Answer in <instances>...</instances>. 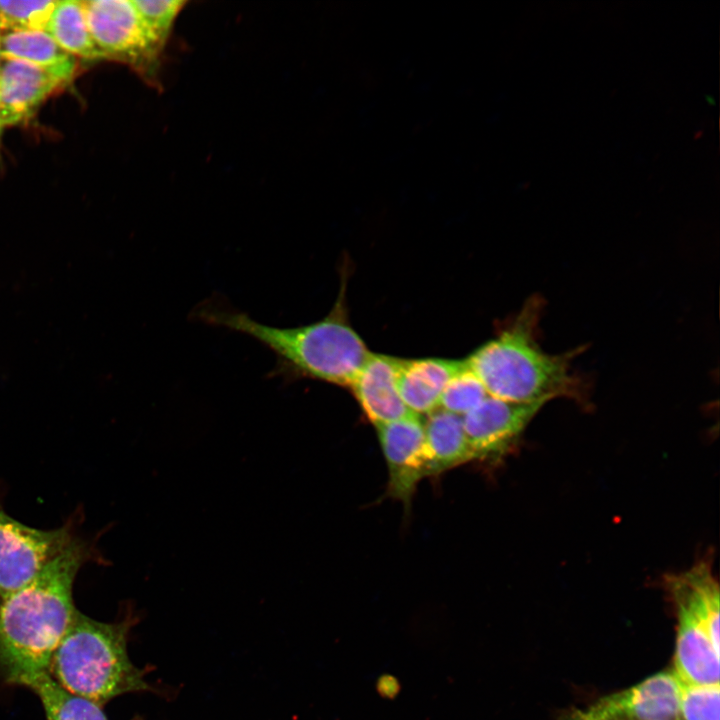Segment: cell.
<instances>
[{"label": "cell", "instance_id": "6da1fadb", "mask_svg": "<svg viewBox=\"0 0 720 720\" xmlns=\"http://www.w3.org/2000/svg\"><path fill=\"white\" fill-rule=\"evenodd\" d=\"M103 559L95 543L78 537L29 584L0 598V673L29 687L49 674L52 656L77 609L73 586L80 569Z\"/></svg>", "mask_w": 720, "mask_h": 720}, {"label": "cell", "instance_id": "7a4b0ae2", "mask_svg": "<svg viewBox=\"0 0 720 720\" xmlns=\"http://www.w3.org/2000/svg\"><path fill=\"white\" fill-rule=\"evenodd\" d=\"M341 298L323 319L297 327L262 324L216 297L197 305L191 317L245 334L272 351L276 363L267 375L270 378L283 382L310 378L350 387L371 352L348 323Z\"/></svg>", "mask_w": 720, "mask_h": 720}, {"label": "cell", "instance_id": "3957f363", "mask_svg": "<svg viewBox=\"0 0 720 720\" xmlns=\"http://www.w3.org/2000/svg\"><path fill=\"white\" fill-rule=\"evenodd\" d=\"M542 306L540 298H531L510 326L465 360L489 396L545 404L578 396L580 384L570 367L578 351L549 354L537 342Z\"/></svg>", "mask_w": 720, "mask_h": 720}, {"label": "cell", "instance_id": "277c9868", "mask_svg": "<svg viewBox=\"0 0 720 720\" xmlns=\"http://www.w3.org/2000/svg\"><path fill=\"white\" fill-rule=\"evenodd\" d=\"M130 621L106 623L77 610L57 646L49 675L63 689L104 706L130 692L150 690L144 671L129 658Z\"/></svg>", "mask_w": 720, "mask_h": 720}, {"label": "cell", "instance_id": "5b68a950", "mask_svg": "<svg viewBox=\"0 0 720 720\" xmlns=\"http://www.w3.org/2000/svg\"><path fill=\"white\" fill-rule=\"evenodd\" d=\"M87 25L102 59L129 66L160 88L163 48L144 26L132 0L82 1Z\"/></svg>", "mask_w": 720, "mask_h": 720}, {"label": "cell", "instance_id": "8992f818", "mask_svg": "<svg viewBox=\"0 0 720 720\" xmlns=\"http://www.w3.org/2000/svg\"><path fill=\"white\" fill-rule=\"evenodd\" d=\"M78 517L56 529L27 526L11 517L0 502V598L29 584L78 537Z\"/></svg>", "mask_w": 720, "mask_h": 720}, {"label": "cell", "instance_id": "52a82bcc", "mask_svg": "<svg viewBox=\"0 0 720 720\" xmlns=\"http://www.w3.org/2000/svg\"><path fill=\"white\" fill-rule=\"evenodd\" d=\"M678 712V678L662 671L575 710L568 720H678Z\"/></svg>", "mask_w": 720, "mask_h": 720}, {"label": "cell", "instance_id": "ba28073f", "mask_svg": "<svg viewBox=\"0 0 720 720\" xmlns=\"http://www.w3.org/2000/svg\"><path fill=\"white\" fill-rule=\"evenodd\" d=\"M388 467V493L409 504L427 477L424 420L416 414L375 426Z\"/></svg>", "mask_w": 720, "mask_h": 720}, {"label": "cell", "instance_id": "9c48e42d", "mask_svg": "<svg viewBox=\"0 0 720 720\" xmlns=\"http://www.w3.org/2000/svg\"><path fill=\"white\" fill-rule=\"evenodd\" d=\"M545 403H515L487 396L462 416L475 460L497 459L516 442Z\"/></svg>", "mask_w": 720, "mask_h": 720}, {"label": "cell", "instance_id": "30bf717a", "mask_svg": "<svg viewBox=\"0 0 720 720\" xmlns=\"http://www.w3.org/2000/svg\"><path fill=\"white\" fill-rule=\"evenodd\" d=\"M66 85L31 64L2 59L0 64V121L3 129L30 119L42 103Z\"/></svg>", "mask_w": 720, "mask_h": 720}, {"label": "cell", "instance_id": "8fae6325", "mask_svg": "<svg viewBox=\"0 0 720 720\" xmlns=\"http://www.w3.org/2000/svg\"><path fill=\"white\" fill-rule=\"evenodd\" d=\"M400 359L370 353L350 388L367 418L376 426L413 414L404 405L398 389Z\"/></svg>", "mask_w": 720, "mask_h": 720}, {"label": "cell", "instance_id": "7c38bea8", "mask_svg": "<svg viewBox=\"0 0 720 720\" xmlns=\"http://www.w3.org/2000/svg\"><path fill=\"white\" fill-rule=\"evenodd\" d=\"M677 610L678 630L674 654L678 679L699 684L719 683L720 651L699 617L681 599L673 597Z\"/></svg>", "mask_w": 720, "mask_h": 720}, {"label": "cell", "instance_id": "4fadbf2b", "mask_svg": "<svg viewBox=\"0 0 720 720\" xmlns=\"http://www.w3.org/2000/svg\"><path fill=\"white\" fill-rule=\"evenodd\" d=\"M463 364L440 358L400 359L397 389L404 405L421 417L437 410L445 386Z\"/></svg>", "mask_w": 720, "mask_h": 720}, {"label": "cell", "instance_id": "5bb4252c", "mask_svg": "<svg viewBox=\"0 0 720 720\" xmlns=\"http://www.w3.org/2000/svg\"><path fill=\"white\" fill-rule=\"evenodd\" d=\"M424 435L427 476L439 475L475 460L460 415L438 408L427 415Z\"/></svg>", "mask_w": 720, "mask_h": 720}, {"label": "cell", "instance_id": "9a60e30c", "mask_svg": "<svg viewBox=\"0 0 720 720\" xmlns=\"http://www.w3.org/2000/svg\"><path fill=\"white\" fill-rule=\"evenodd\" d=\"M1 56L41 68L66 84L77 70V58L64 51L44 30L2 33Z\"/></svg>", "mask_w": 720, "mask_h": 720}, {"label": "cell", "instance_id": "2e32d148", "mask_svg": "<svg viewBox=\"0 0 720 720\" xmlns=\"http://www.w3.org/2000/svg\"><path fill=\"white\" fill-rule=\"evenodd\" d=\"M667 585L672 597L683 600L699 617L719 650V586L711 568L700 562L688 571L670 576Z\"/></svg>", "mask_w": 720, "mask_h": 720}, {"label": "cell", "instance_id": "e0dca14e", "mask_svg": "<svg viewBox=\"0 0 720 720\" xmlns=\"http://www.w3.org/2000/svg\"><path fill=\"white\" fill-rule=\"evenodd\" d=\"M44 31L75 58L102 59L89 31L82 1H56Z\"/></svg>", "mask_w": 720, "mask_h": 720}, {"label": "cell", "instance_id": "ac0fdd59", "mask_svg": "<svg viewBox=\"0 0 720 720\" xmlns=\"http://www.w3.org/2000/svg\"><path fill=\"white\" fill-rule=\"evenodd\" d=\"M28 688L40 699L47 720H108L102 706L69 693L49 674L39 677Z\"/></svg>", "mask_w": 720, "mask_h": 720}, {"label": "cell", "instance_id": "d6986e66", "mask_svg": "<svg viewBox=\"0 0 720 720\" xmlns=\"http://www.w3.org/2000/svg\"><path fill=\"white\" fill-rule=\"evenodd\" d=\"M487 396L488 393L483 384L464 360L462 368L445 386L440 397L439 408L464 416Z\"/></svg>", "mask_w": 720, "mask_h": 720}, {"label": "cell", "instance_id": "ffe728a7", "mask_svg": "<svg viewBox=\"0 0 720 720\" xmlns=\"http://www.w3.org/2000/svg\"><path fill=\"white\" fill-rule=\"evenodd\" d=\"M56 1H0V31L44 30Z\"/></svg>", "mask_w": 720, "mask_h": 720}, {"label": "cell", "instance_id": "44dd1931", "mask_svg": "<svg viewBox=\"0 0 720 720\" xmlns=\"http://www.w3.org/2000/svg\"><path fill=\"white\" fill-rule=\"evenodd\" d=\"M678 720H719V683L699 684L678 679Z\"/></svg>", "mask_w": 720, "mask_h": 720}, {"label": "cell", "instance_id": "7402d4cb", "mask_svg": "<svg viewBox=\"0 0 720 720\" xmlns=\"http://www.w3.org/2000/svg\"><path fill=\"white\" fill-rule=\"evenodd\" d=\"M132 1L148 32L165 48L176 19L184 9L187 1Z\"/></svg>", "mask_w": 720, "mask_h": 720}, {"label": "cell", "instance_id": "603a6c76", "mask_svg": "<svg viewBox=\"0 0 720 720\" xmlns=\"http://www.w3.org/2000/svg\"><path fill=\"white\" fill-rule=\"evenodd\" d=\"M376 687L382 697L392 699L399 693L400 685L394 676L384 674L378 679Z\"/></svg>", "mask_w": 720, "mask_h": 720}, {"label": "cell", "instance_id": "cb8c5ba5", "mask_svg": "<svg viewBox=\"0 0 720 720\" xmlns=\"http://www.w3.org/2000/svg\"><path fill=\"white\" fill-rule=\"evenodd\" d=\"M1 35H2V32L0 31V64H1V61H2V56H1Z\"/></svg>", "mask_w": 720, "mask_h": 720}, {"label": "cell", "instance_id": "d4e9b609", "mask_svg": "<svg viewBox=\"0 0 720 720\" xmlns=\"http://www.w3.org/2000/svg\"><path fill=\"white\" fill-rule=\"evenodd\" d=\"M3 130H4V129H3L2 124H1V121H0V136H1V133H2Z\"/></svg>", "mask_w": 720, "mask_h": 720}]
</instances>
